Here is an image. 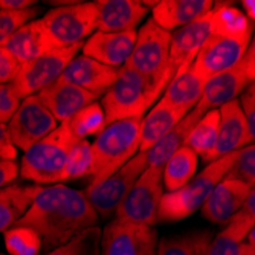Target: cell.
<instances>
[{
    "label": "cell",
    "mask_w": 255,
    "mask_h": 255,
    "mask_svg": "<svg viewBox=\"0 0 255 255\" xmlns=\"http://www.w3.org/2000/svg\"><path fill=\"white\" fill-rule=\"evenodd\" d=\"M67 127L78 139H86L87 136L100 134L106 127V115L103 106L98 103H92L81 109L78 113L66 121Z\"/></svg>",
    "instance_id": "cell-32"
},
{
    "label": "cell",
    "mask_w": 255,
    "mask_h": 255,
    "mask_svg": "<svg viewBox=\"0 0 255 255\" xmlns=\"http://www.w3.org/2000/svg\"><path fill=\"white\" fill-rule=\"evenodd\" d=\"M83 46L57 48L32 61L21 64L15 80L11 83L18 97L23 100L31 95H38L41 90L60 80L67 64L77 57L75 54Z\"/></svg>",
    "instance_id": "cell-10"
},
{
    "label": "cell",
    "mask_w": 255,
    "mask_h": 255,
    "mask_svg": "<svg viewBox=\"0 0 255 255\" xmlns=\"http://www.w3.org/2000/svg\"><path fill=\"white\" fill-rule=\"evenodd\" d=\"M252 23L246 14L229 3H214L211 11V34L251 41Z\"/></svg>",
    "instance_id": "cell-28"
},
{
    "label": "cell",
    "mask_w": 255,
    "mask_h": 255,
    "mask_svg": "<svg viewBox=\"0 0 255 255\" xmlns=\"http://www.w3.org/2000/svg\"><path fill=\"white\" fill-rule=\"evenodd\" d=\"M203 117L200 112L193 109L185 117L160 139L157 144H154L147 153V165L148 167H165V164L170 160V157L179 151L182 147H185L188 134L194 128V126L199 123V120Z\"/></svg>",
    "instance_id": "cell-24"
},
{
    "label": "cell",
    "mask_w": 255,
    "mask_h": 255,
    "mask_svg": "<svg viewBox=\"0 0 255 255\" xmlns=\"http://www.w3.org/2000/svg\"><path fill=\"white\" fill-rule=\"evenodd\" d=\"M21 98L15 92L14 86L9 84H0V124H8L9 120L14 117Z\"/></svg>",
    "instance_id": "cell-40"
},
{
    "label": "cell",
    "mask_w": 255,
    "mask_h": 255,
    "mask_svg": "<svg viewBox=\"0 0 255 255\" xmlns=\"http://www.w3.org/2000/svg\"><path fill=\"white\" fill-rule=\"evenodd\" d=\"M240 64L243 66L246 74L251 77V80L255 81V34H254V38L249 44V48H248L243 60L240 61Z\"/></svg>",
    "instance_id": "cell-45"
},
{
    "label": "cell",
    "mask_w": 255,
    "mask_h": 255,
    "mask_svg": "<svg viewBox=\"0 0 255 255\" xmlns=\"http://www.w3.org/2000/svg\"><path fill=\"white\" fill-rule=\"evenodd\" d=\"M251 187L240 180L225 177L203 203L202 216L213 223H228L243 206Z\"/></svg>",
    "instance_id": "cell-19"
},
{
    "label": "cell",
    "mask_w": 255,
    "mask_h": 255,
    "mask_svg": "<svg viewBox=\"0 0 255 255\" xmlns=\"http://www.w3.org/2000/svg\"><path fill=\"white\" fill-rule=\"evenodd\" d=\"M97 29L101 32H130L134 31L148 8L137 0H98Z\"/></svg>",
    "instance_id": "cell-22"
},
{
    "label": "cell",
    "mask_w": 255,
    "mask_h": 255,
    "mask_svg": "<svg viewBox=\"0 0 255 255\" xmlns=\"http://www.w3.org/2000/svg\"><path fill=\"white\" fill-rule=\"evenodd\" d=\"M101 252V229L92 226L81 234L61 245L60 248L46 252L44 255H100Z\"/></svg>",
    "instance_id": "cell-34"
},
{
    "label": "cell",
    "mask_w": 255,
    "mask_h": 255,
    "mask_svg": "<svg viewBox=\"0 0 255 255\" xmlns=\"http://www.w3.org/2000/svg\"><path fill=\"white\" fill-rule=\"evenodd\" d=\"M219 113H220L219 134H217L216 148L211 156V162L233 151L242 150L245 148V145L252 142L249 126L239 100H234L222 106L219 109Z\"/></svg>",
    "instance_id": "cell-18"
},
{
    "label": "cell",
    "mask_w": 255,
    "mask_h": 255,
    "mask_svg": "<svg viewBox=\"0 0 255 255\" xmlns=\"http://www.w3.org/2000/svg\"><path fill=\"white\" fill-rule=\"evenodd\" d=\"M15 156H17V148L8 134L6 124H0V159L14 160Z\"/></svg>",
    "instance_id": "cell-44"
},
{
    "label": "cell",
    "mask_w": 255,
    "mask_h": 255,
    "mask_svg": "<svg viewBox=\"0 0 255 255\" xmlns=\"http://www.w3.org/2000/svg\"><path fill=\"white\" fill-rule=\"evenodd\" d=\"M92 173V144L86 139L78 141L71 150L66 160L60 182L78 179L83 176H90Z\"/></svg>",
    "instance_id": "cell-35"
},
{
    "label": "cell",
    "mask_w": 255,
    "mask_h": 255,
    "mask_svg": "<svg viewBox=\"0 0 255 255\" xmlns=\"http://www.w3.org/2000/svg\"><path fill=\"white\" fill-rule=\"evenodd\" d=\"M38 8H26L20 11H9L0 9V48L8 43V40L28 21L34 20L32 17L37 15Z\"/></svg>",
    "instance_id": "cell-36"
},
{
    "label": "cell",
    "mask_w": 255,
    "mask_h": 255,
    "mask_svg": "<svg viewBox=\"0 0 255 255\" xmlns=\"http://www.w3.org/2000/svg\"><path fill=\"white\" fill-rule=\"evenodd\" d=\"M214 8L211 0H162L153 6L151 20L167 31L187 26Z\"/></svg>",
    "instance_id": "cell-23"
},
{
    "label": "cell",
    "mask_w": 255,
    "mask_h": 255,
    "mask_svg": "<svg viewBox=\"0 0 255 255\" xmlns=\"http://www.w3.org/2000/svg\"><path fill=\"white\" fill-rule=\"evenodd\" d=\"M136 31L130 32H101L92 34L83 44V55H87L106 66L121 69L127 64L134 43Z\"/></svg>",
    "instance_id": "cell-16"
},
{
    "label": "cell",
    "mask_w": 255,
    "mask_h": 255,
    "mask_svg": "<svg viewBox=\"0 0 255 255\" xmlns=\"http://www.w3.org/2000/svg\"><path fill=\"white\" fill-rule=\"evenodd\" d=\"M20 170L15 160L9 159H0V188L9 187V183L18 176Z\"/></svg>",
    "instance_id": "cell-43"
},
{
    "label": "cell",
    "mask_w": 255,
    "mask_h": 255,
    "mask_svg": "<svg viewBox=\"0 0 255 255\" xmlns=\"http://www.w3.org/2000/svg\"><path fill=\"white\" fill-rule=\"evenodd\" d=\"M20 66L21 64L5 46L0 48V84L12 83L20 71Z\"/></svg>",
    "instance_id": "cell-41"
},
{
    "label": "cell",
    "mask_w": 255,
    "mask_h": 255,
    "mask_svg": "<svg viewBox=\"0 0 255 255\" xmlns=\"http://www.w3.org/2000/svg\"><path fill=\"white\" fill-rule=\"evenodd\" d=\"M98 8L95 2L69 3L51 9L43 21L57 48L83 46L84 38L97 29Z\"/></svg>",
    "instance_id": "cell-8"
},
{
    "label": "cell",
    "mask_w": 255,
    "mask_h": 255,
    "mask_svg": "<svg viewBox=\"0 0 255 255\" xmlns=\"http://www.w3.org/2000/svg\"><path fill=\"white\" fill-rule=\"evenodd\" d=\"M32 5H35L34 0H0V9H9V11L32 8Z\"/></svg>",
    "instance_id": "cell-46"
},
{
    "label": "cell",
    "mask_w": 255,
    "mask_h": 255,
    "mask_svg": "<svg viewBox=\"0 0 255 255\" xmlns=\"http://www.w3.org/2000/svg\"><path fill=\"white\" fill-rule=\"evenodd\" d=\"M211 242L210 231L165 237L159 242L157 255H206Z\"/></svg>",
    "instance_id": "cell-31"
},
{
    "label": "cell",
    "mask_w": 255,
    "mask_h": 255,
    "mask_svg": "<svg viewBox=\"0 0 255 255\" xmlns=\"http://www.w3.org/2000/svg\"><path fill=\"white\" fill-rule=\"evenodd\" d=\"M164 197V167H147L118 206L115 219L154 226Z\"/></svg>",
    "instance_id": "cell-7"
},
{
    "label": "cell",
    "mask_w": 255,
    "mask_h": 255,
    "mask_svg": "<svg viewBox=\"0 0 255 255\" xmlns=\"http://www.w3.org/2000/svg\"><path fill=\"white\" fill-rule=\"evenodd\" d=\"M100 216L86 193L63 183L43 187L29 210L14 226H28L43 240L48 252L72 240L83 231L98 226Z\"/></svg>",
    "instance_id": "cell-1"
},
{
    "label": "cell",
    "mask_w": 255,
    "mask_h": 255,
    "mask_svg": "<svg viewBox=\"0 0 255 255\" xmlns=\"http://www.w3.org/2000/svg\"><path fill=\"white\" fill-rule=\"evenodd\" d=\"M170 44L171 32L150 18L137 32L133 52L126 64L148 83L157 98L174 78L170 69Z\"/></svg>",
    "instance_id": "cell-3"
},
{
    "label": "cell",
    "mask_w": 255,
    "mask_h": 255,
    "mask_svg": "<svg viewBox=\"0 0 255 255\" xmlns=\"http://www.w3.org/2000/svg\"><path fill=\"white\" fill-rule=\"evenodd\" d=\"M246 240H248V243H251V245H255V226L251 229V233L248 234Z\"/></svg>",
    "instance_id": "cell-49"
},
{
    "label": "cell",
    "mask_w": 255,
    "mask_h": 255,
    "mask_svg": "<svg viewBox=\"0 0 255 255\" xmlns=\"http://www.w3.org/2000/svg\"><path fill=\"white\" fill-rule=\"evenodd\" d=\"M120 69L106 66L87 55H77L67 64L61 78L71 84H75L89 94L104 97L106 92L118 80Z\"/></svg>",
    "instance_id": "cell-15"
},
{
    "label": "cell",
    "mask_w": 255,
    "mask_h": 255,
    "mask_svg": "<svg viewBox=\"0 0 255 255\" xmlns=\"http://www.w3.org/2000/svg\"><path fill=\"white\" fill-rule=\"evenodd\" d=\"M239 255H255V245L243 243L242 248H240V254Z\"/></svg>",
    "instance_id": "cell-48"
},
{
    "label": "cell",
    "mask_w": 255,
    "mask_h": 255,
    "mask_svg": "<svg viewBox=\"0 0 255 255\" xmlns=\"http://www.w3.org/2000/svg\"><path fill=\"white\" fill-rule=\"evenodd\" d=\"M242 150L233 151L208 164V167L193 177L177 191L164 194L159 205V222H177L190 217L203 206L208 196L226 177Z\"/></svg>",
    "instance_id": "cell-4"
},
{
    "label": "cell",
    "mask_w": 255,
    "mask_h": 255,
    "mask_svg": "<svg viewBox=\"0 0 255 255\" xmlns=\"http://www.w3.org/2000/svg\"><path fill=\"white\" fill-rule=\"evenodd\" d=\"M229 229H233L236 234L246 239L251 229L255 226V187L251 190L248 199L245 200L243 206L239 210L236 216L231 217L226 225Z\"/></svg>",
    "instance_id": "cell-38"
},
{
    "label": "cell",
    "mask_w": 255,
    "mask_h": 255,
    "mask_svg": "<svg viewBox=\"0 0 255 255\" xmlns=\"http://www.w3.org/2000/svg\"><path fill=\"white\" fill-rule=\"evenodd\" d=\"M57 127L58 121L40 101L38 95L23 98L14 117L6 124L12 144L23 151H28Z\"/></svg>",
    "instance_id": "cell-11"
},
{
    "label": "cell",
    "mask_w": 255,
    "mask_h": 255,
    "mask_svg": "<svg viewBox=\"0 0 255 255\" xmlns=\"http://www.w3.org/2000/svg\"><path fill=\"white\" fill-rule=\"evenodd\" d=\"M219 123H220V113L219 110H211L205 113L194 126L185 145L190 147L197 156H202L205 162H211L213 151L217 144V134H219Z\"/></svg>",
    "instance_id": "cell-29"
},
{
    "label": "cell",
    "mask_w": 255,
    "mask_h": 255,
    "mask_svg": "<svg viewBox=\"0 0 255 255\" xmlns=\"http://www.w3.org/2000/svg\"><path fill=\"white\" fill-rule=\"evenodd\" d=\"M5 48L17 58L20 64H25L57 49V44L46 28L43 18H34L23 25L8 40Z\"/></svg>",
    "instance_id": "cell-21"
},
{
    "label": "cell",
    "mask_w": 255,
    "mask_h": 255,
    "mask_svg": "<svg viewBox=\"0 0 255 255\" xmlns=\"http://www.w3.org/2000/svg\"><path fill=\"white\" fill-rule=\"evenodd\" d=\"M147 167V153L139 151L103 183L97 187H87L84 193L101 219H109L113 213H117L118 206Z\"/></svg>",
    "instance_id": "cell-9"
},
{
    "label": "cell",
    "mask_w": 255,
    "mask_h": 255,
    "mask_svg": "<svg viewBox=\"0 0 255 255\" xmlns=\"http://www.w3.org/2000/svg\"><path fill=\"white\" fill-rule=\"evenodd\" d=\"M196 168L197 154L187 145L182 147L170 157L164 167V187L168 193L180 190L194 177Z\"/></svg>",
    "instance_id": "cell-30"
},
{
    "label": "cell",
    "mask_w": 255,
    "mask_h": 255,
    "mask_svg": "<svg viewBox=\"0 0 255 255\" xmlns=\"http://www.w3.org/2000/svg\"><path fill=\"white\" fill-rule=\"evenodd\" d=\"M239 101H240L242 110L245 113L248 126H249L251 137H252V141H255V81L246 87V90L242 94Z\"/></svg>",
    "instance_id": "cell-42"
},
{
    "label": "cell",
    "mask_w": 255,
    "mask_h": 255,
    "mask_svg": "<svg viewBox=\"0 0 255 255\" xmlns=\"http://www.w3.org/2000/svg\"><path fill=\"white\" fill-rule=\"evenodd\" d=\"M243 240L245 239L236 234L233 229L225 226L222 233L211 242L206 255H239Z\"/></svg>",
    "instance_id": "cell-39"
},
{
    "label": "cell",
    "mask_w": 255,
    "mask_h": 255,
    "mask_svg": "<svg viewBox=\"0 0 255 255\" xmlns=\"http://www.w3.org/2000/svg\"><path fill=\"white\" fill-rule=\"evenodd\" d=\"M248 48L249 41L211 34L202 44L191 67L206 83L210 78L234 69L243 60Z\"/></svg>",
    "instance_id": "cell-13"
},
{
    "label": "cell",
    "mask_w": 255,
    "mask_h": 255,
    "mask_svg": "<svg viewBox=\"0 0 255 255\" xmlns=\"http://www.w3.org/2000/svg\"><path fill=\"white\" fill-rule=\"evenodd\" d=\"M185 117L179 110L173 109L165 101L159 100L153 109L145 115L141 126V145L139 151H148L157 144L182 118Z\"/></svg>",
    "instance_id": "cell-27"
},
{
    "label": "cell",
    "mask_w": 255,
    "mask_h": 255,
    "mask_svg": "<svg viewBox=\"0 0 255 255\" xmlns=\"http://www.w3.org/2000/svg\"><path fill=\"white\" fill-rule=\"evenodd\" d=\"M205 81L199 78L194 69L190 66L183 72L177 74L168 84L164 97L160 100L170 104L173 109L183 115H188L200 101L203 94Z\"/></svg>",
    "instance_id": "cell-25"
},
{
    "label": "cell",
    "mask_w": 255,
    "mask_h": 255,
    "mask_svg": "<svg viewBox=\"0 0 255 255\" xmlns=\"http://www.w3.org/2000/svg\"><path fill=\"white\" fill-rule=\"evenodd\" d=\"M211 11L171 34L170 69L173 77L194 63L202 44L211 35Z\"/></svg>",
    "instance_id": "cell-14"
},
{
    "label": "cell",
    "mask_w": 255,
    "mask_h": 255,
    "mask_svg": "<svg viewBox=\"0 0 255 255\" xmlns=\"http://www.w3.org/2000/svg\"><path fill=\"white\" fill-rule=\"evenodd\" d=\"M154 226L113 219L101 233L100 255H157Z\"/></svg>",
    "instance_id": "cell-12"
},
{
    "label": "cell",
    "mask_w": 255,
    "mask_h": 255,
    "mask_svg": "<svg viewBox=\"0 0 255 255\" xmlns=\"http://www.w3.org/2000/svg\"><path fill=\"white\" fill-rule=\"evenodd\" d=\"M144 118L115 121L104 127L92 144L89 187H97L139 153Z\"/></svg>",
    "instance_id": "cell-2"
},
{
    "label": "cell",
    "mask_w": 255,
    "mask_h": 255,
    "mask_svg": "<svg viewBox=\"0 0 255 255\" xmlns=\"http://www.w3.org/2000/svg\"><path fill=\"white\" fill-rule=\"evenodd\" d=\"M229 179L240 180L251 188L255 187V144L242 148L236 164L226 174Z\"/></svg>",
    "instance_id": "cell-37"
},
{
    "label": "cell",
    "mask_w": 255,
    "mask_h": 255,
    "mask_svg": "<svg viewBox=\"0 0 255 255\" xmlns=\"http://www.w3.org/2000/svg\"><path fill=\"white\" fill-rule=\"evenodd\" d=\"M81 141L66 123H61L51 134L32 145L20 164V176L35 183L60 182L67 156L74 145Z\"/></svg>",
    "instance_id": "cell-5"
},
{
    "label": "cell",
    "mask_w": 255,
    "mask_h": 255,
    "mask_svg": "<svg viewBox=\"0 0 255 255\" xmlns=\"http://www.w3.org/2000/svg\"><path fill=\"white\" fill-rule=\"evenodd\" d=\"M41 190L43 187L40 185H9L0 188V233L12 228L25 216Z\"/></svg>",
    "instance_id": "cell-26"
},
{
    "label": "cell",
    "mask_w": 255,
    "mask_h": 255,
    "mask_svg": "<svg viewBox=\"0 0 255 255\" xmlns=\"http://www.w3.org/2000/svg\"><path fill=\"white\" fill-rule=\"evenodd\" d=\"M3 236L9 255H40L43 249L41 237L28 226H12Z\"/></svg>",
    "instance_id": "cell-33"
},
{
    "label": "cell",
    "mask_w": 255,
    "mask_h": 255,
    "mask_svg": "<svg viewBox=\"0 0 255 255\" xmlns=\"http://www.w3.org/2000/svg\"><path fill=\"white\" fill-rule=\"evenodd\" d=\"M38 98L60 124L69 121L81 109L97 101L95 95L89 94L87 90L75 84L64 81L63 78L41 90Z\"/></svg>",
    "instance_id": "cell-20"
},
{
    "label": "cell",
    "mask_w": 255,
    "mask_h": 255,
    "mask_svg": "<svg viewBox=\"0 0 255 255\" xmlns=\"http://www.w3.org/2000/svg\"><path fill=\"white\" fill-rule=\"evenodd\" d=\"M156 100L157 97L151 92L148 83L133 69L123 66L118 80L106 92L101 101L106 126L121 120L144 118V113Z\"/></svg>",
    "instance_id": "cell-6"
},
{
    "label": "cell",
    "mask_w": 255,
    "mask_h": 255,
    "mask_svg": "<svg viewBox=\"0 0 255 255\" xmlns=\"http://www.w3.org/2000/svg\"><path fill=\"white\" fill-rule=\"evenodd\" d=\"M243 8L246 11L248 18L255 21V0H245L243 2Z\"/></svg>",
    "instance_id": "cell-47"
},
{
    "label": "cell",
    "mask_w": 255,
    "mask_h": 255,
    "mask_svg": "<svg viewBox=\"0 0 255 255\" xmlns=\"http://www.w3.org/2000/svg\"><path fill=\"white\" fill-rule=\"evenodd\" d=\"M252 83L251 77L239 63L234 69L219 74L205 83L202 98L194 109L202 115L211 110H219L222 106L234 101L237 95L243 94V90H246Z\"/></svg>",
    "instance_id": "cell-17"
}]
</instances>
